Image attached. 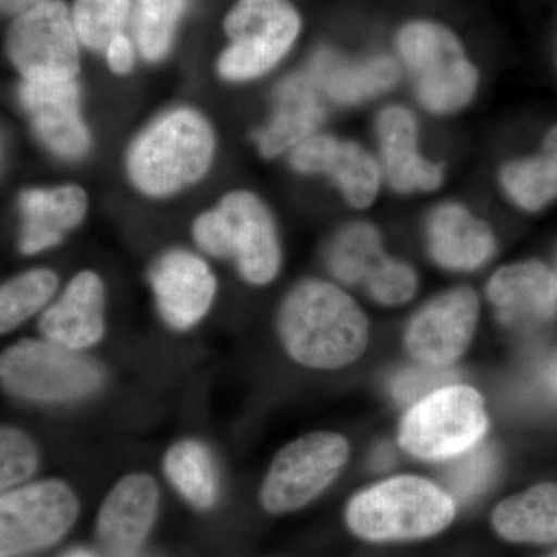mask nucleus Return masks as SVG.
I'll return each instance as SVG.
<instances>
[{
  "label": "nucleus",
  "mask_w": 557,
  "mask_h": 557,
  "mask_svg": "<svg viewBox=\"0 0 557 557\" xmlns=\"http://www.w3.org/2000/svg\"><path fill=\"white\" fill-rule=\"evenodd\" d=\"M157 507L159 487L149 475L121 479L98 516V556L135 557L153 525Z\"/></svg>",
  "instance_id": "obj_15"
},
{
  "label": "nucleus",
  "mask_w": 557,
  "mask_h": 557,
  "mask_svg": "<svg viewBox=\"0 0 557 557\" xmlns=\"http://www.w3.org/2000/svg\"><path fill=\"white\" fill-rule=\"evenodd\" d=\"M498 458L491 445H479L453 458L446 471V490L460 504H469L490 487L496 478Z\"/></svg>",
  "instance_id": "obj_31"
},
{
  "label": "nucleus",
  "mask_w": 557,
  "mask_h": 557,
  "mask_svg": "<svg viewBox=\"0 0 557 557\" xmlns=\"http://www.w3.org/2000/svg\"><path fill=\"white\" fill-rule=\"evenodd\" d=\"M186 0H137L135 35L145 60L157 62L170 53Z\"/></svg>",
  "instance_id": "obj_29"
},
{
  "label": "nucleus",
  "mask_w": 557,
  "mask_h": 557,
  "mask_svg": "<svg viewBox=\"0 0 557 557\" xmlns=\"http://www.w3.org/2000/svg\"><path fill=\"white\" fill-rule=\"evenodd\" d=\"M394 450L388 445H381L375 449L372 456V467L384 471L394 465Z\"/></svg>",
  "instance_id": "obj_37"
},
{
  "label": "nucleus",
  "mask_w": 557,
  "mask_h": 557,
  "mask_svg": "<svg viewBox=\"0 0 557 557\" xmlns=\"http://www.w3.org/2000/svg\"><path fill=\"white\" fill-rule=\"evenodd\" d=\"M491 525L511 544H557V483H539L505 498L494 508Z\"/></svg>",
  "instance_id": "obj_24"
},
{
  "label": "nucleus",
  "mask_w": 557,
  "mask_h": 557,
  "mask_svg": "<svg viewBox=\"0 0 557 557\" xmlns=\"http://www.w3.org/2000/svg\"><path fill=\"white\" fill-rule=\"evenodd\" d=\"M79 504L60 480L7 491L0 498V557L50 547L72 528Z\"/></svg>",
  "instance_id": "obj_10"
},
{
  "label": "nucleus",
  "mask_w": 557,
  "mask_h": 557,
  "mask_svg": "<svg viewBox=\"0 0 557 557\" xmlns=\"http://www.w3.org/2000/svg\"><path fill=\"white\" fill-rule=\"evenodd\" d=\"M310 76L330 100L359 104L394 89L399 81V65L384 54L350 62L332 51H322L311 64Z\"/></svg>",
  "instance_id": "obj_23"
},
{
  "label": "nucleus",
  "mask_w": 557,
  "mask_h": 557,
  "mask_svg": "<svg viewBox=\"0 0 557 557\" xmlns=\"http://www.w3.org/2000/svg\"><path fill=\"white\" fill-rule=\"evenodd\" d=\"M194 239L215 258L233 259L249 284L265 285L281 267L276 225L255 194L236 190L194 223Z\"/></svg>",
  "instance_id": "obj_5"
},
{
  "label": "nucleus",
  "mask_w": 557,
  "mask_h": 557,
  "mask_svg": "<svg viewBox=\"0 0 557 557\" xmlns=\"http://www.w3.org/2000/svg\"><path fill=\"white\" fill-rule=\"evenodd\" d=\"M457 516L445 487L416 475H398L361 491L346 509L348 530L370 544L423 541L443 533Z\"/></svg>",
  "instance_id": "obj_2"
},
{
  "label": "nucleus",
  "mask_w": 557,
  "mask_h": 557,
  "mask_svg": "<svg viewBox=\"0 0 557 557\" xmlns=\"http://www.w3.org/2000/svg\"><path fill=\"white\" fill-rule=\"evenodd\" d=\"M7 51L24 79H75L79 39L65 3L53 0L16 16L7 36Z\"/></svg>",
  "instance_id": "obj_11"
},
{
  "label": "nucleus",
  "mask_w": 557,
  "mask_h": 557,
  "mask_svg": "<svg viewBox=\"0 0 557 557\" xmlns=\"http://www.w3.org/2000/svg\"><path fill=\"white\" fill-rule=\"evenodd\" d=\"M58 288L50 270H32L11 278L0 292V330L9 333L49 302Z\"/></svg>",
  "instance_id": "obj_28"
},
{
  "label": "nucleus",
  "mask_w": 557,
  "mask_h": 557,
  "mask_svg": "<svg viewBox=\"0 0 557 557\" xmlns=\"http://www.w3.org/2000/svg\"><path fill=\"white\" fill-rule=\"evenodd\" d=\"M40 332L50 343L78 351L95 346L104 333V287L91 271L70 282L61 298L42 314Z\"/></svg>",
  "instance_id": "obj_20"
},
{
  "label": "nucleus",
  "mask_w": 557,
  "mask_h": 557,
  "mask_svg": "<svg viewBox=\"0 0 557 557\" xmlns=\"http://www.w3.org/2000/svg\"><path fill=\"white\" fill-rule=\"evenodd\" d=\"M487 431L485 401L475 388L448 384L410 406L398 443L421 460H453L480 445Z\"/></svg>",
  "instance_id": "obj_6"
},
{
  "label": "nucleus",
  "mask_w": 557,
  "mask_h": 557,
  "mask_svg": "<svg viewBox=\"0 0 557 557\" xmlns=\"http://www.w3.org/2000/svg\"><path fill=\"white\" fill-rule=\"evenodd\" d=\"M87 207V194L75 185L22 193L21 251L36 255L60 244L67 231L83 222Z\"/></svg>",
  "instance_id": "obj_22"
},
{
  "label": "nucleus",
  "mask_w": 557,
  "mask_h": 557,
  "mask_svg": "<svg viewBox=\"0 0 557 557\" xmlns=\"http://www.w3.org/2000/svg\"><path fill=\"white\" fill-rule=\"evenodd\" d=\"M500 185L523 211H541L557 199V126L545 135L537 156L502 168Z\"/></svg>",
  "instance_id": "obj_25"
},
{
  "label": "nucleus",
  "mask_w": 557,
  "mask_h": 557,
  "mask_svg": "<svg viewBox=\"0 0 557 557\" xmlns=\"http://www.w3.org/2000/svg\"><path fill=\"white\" fill-rule=\"evenodd\" d=\"M212 127L197 110L163 113L135 138L127 156L132 183L150 197H166L199 182L214 159Z\"/></svg>",
  "instance_id": "obj_3"
},
{
  "label": "nucleus",
  "mask_w": 557,
  "mask_h": 557,
  "mask_svg": "<svg viewBox=\"0 0 557 557\" xmlns=\"http://www.w3.org/2000/svg\"><path fill=\"white\" fill-rule=\"evenodd\" d=\"M429 255L442 269L474 271L496 251V237L485 220L460 203L438 205L426 223Z\"/></svg>",
  "instance_id": "obj_19"
},
{
  "label": "nucleus",
  "mask_w": 557,
  "mask_h": 557,
  "mask_svg": "<svg viewBox=\"0 0 557 557\" xmlns=\"http://www.w3.org/2000/svg\"><path fill=\"white\" fill-rule=\"evenodd\" d=\"M380 164L388 186L399 194L432 193L445 178L443 164L429 161L418 149L416 115L405 106H387L375 124Z\"/></svg>",
  "instance_id": "obj_17"
},
{
  "label": "nucleus",
  "mask_w": 557,
  "mask_h": 557,
  "mask_svg": "<svg viewBox=\"0 0 557 557\" xmlns=\"http://www.w3.org/2000/svg\"><path fill=\"white\" fill-rule=\"evenodd\" d=\"M64 557H100L95 555V553L89 552V549H73V552L67 553Z\"/></svg>",
  "instance_id": "obj_38"
},
{
  "label": "nucleus",
  "mask_w": 557,
  "mask_h": 557,
  "mask_svg": "<svg viewBox=\"0 0 557 557\" xmlns=\"http://www.w3.org/2000/svg\"><path fill=\"white\" fill-rule=\"evenodd\" d=\"M38 467V453L32 440L14 428H2L0 434V486L3 491L25 482Z\"/></svg>",
  "instance_id": "obj_33"
},
{
  "label": "nucleus",
  "mask_w": 557,
  "mask_h": 557,
  "mask_svg": "<svg viewBox=\"0 0 557 557\" xmlns=\"http://www.w3.org/2000/svg\"><path fill=\"white\" fill-rule=\"evenodd\" d=\"M79 86L73 81H22L20 102L40 141L62 159L75 160L90 148L79 112Z\"/></svg>",
  "instance_id": "obj_14"
},
{
  "label": "nucleus",
  "mask_w": 557,
  "mask_h": 557,
  "mask_svg": "<svg viewBox=\"0 0 557 557\" xmlns=\"http://www.w3.org/2000/svg\"><path fill=\"white\" fill-rule=\"evenodd\" d=\"M300 28L289 0H239L225 20L230 46L220 54L219 75L228 81L265 75L295 46Z\"/></svg>",
  "instance_id": "obj_7"
},
{
  "label": "nucleus",
  "mask_w": 557,
  "mask_h": 557,
  "mask_svg": "<svg viewBox=\"0 0 557 557\" xmlns=\"http://www.w3.org/2000/svg\"><path fill=\"white\" fill-rule=\"evenodd\" d=\"M480 302L469 287L450 288L410 319L405 343L418 364L449 368L467 351L478 329Z\"/></svg>",
  "instance_id": "obj_12"
},
{
  "label": "nucleus",
  "mask_w": 557,
  "mask_h": 557,
  "mask_svg": "<svg viewBox=\"0 0 557 557\" xmlns=\"http://www.w3.org/2000/svg\"><path fill=\"white\" fill-rule=\"evenodd\" d=\"M486 295L504 324H542L557 314V273L539 260L511 263L493 274Z\"/></svg>",
  "instance_id": "obj_18"
},
{
  "label": "nucleus",
  "mask_w": 557,
  "mask_h": 557,
  "mask_svg": "<svg viewBox=\"0 0 557 557\" xmlns=\"http://www.w3.org/2000/svg\"><path fill=\"white\" fill-rule=\"evenodd\" d=\"M277 329L289 357L311 369L346 368L369 343V322L361 307L321 278L299 282L288 293Z\"/></svg>",
  "instance_id": "obj_1"
},
{
  "label": "nucleus",
  "mask_w": 557,
  "mask_h": 557,
  "mask_svg": "<svg viewBox=\"0 0 557 557\" xmlns=\"http://www.w3.org/2000/svg\"><path fill=\"white\" fill-rule=\"evenodd\" d=\"M456 379V373L449 368H432V366H416L395 373L391 381L392 397L399 405H416L421 398L428 397L440 387L448 386Z\"/></svg>",
  "instance_id": "obj_34"
},
{
  "label": "nucleus",
  "mask_w": 557,
  "mask_h": 557,
  "mask_svg": "<svg viewBox=\"0 0 557 557\" xmlns=\"http://www.w3.org/2000/svg\"><path fill=\"white\" fill-rule=\"evenodd\" d=\"M150 285L161 317L175 330L196 325L208 313L218 287L207 262L185 249L161 256L150 271Z\"/></svg>",
  "instance_id": "obj_16"
},
{
  "label": "nucleus",
  "mask_w": 557,
  "mask_h": 557,
  "mask_svg": "<svg viewBox=\"0 0 557 557\" xmlns=\"http://www.w3.org/2000/svg\"><path fill=\"white\" fill-rule=\"evenodd\" d=\"M168 479L190 505L211 508L218 500L219 482L211 454L199 442L186 440L172 446L164 458Z\"/></svg>",
  "instance_id": "obj_27"
},
{
  "label": "nucleus",
  "mask_w": 557,
  "mask_h": 557,
  "mask_svg": "<svg viewBox=\"0 0 557 557\" xmlns=\"http://www.w3.org/2000/svg\"><path fill=\"white\" fill-rule=\"evenodd\" d=\"M386 258L380 231L368 222L348 223L330 240L325 251L330 273L348 285H364Z\"/></svg>",
  "instance_id": "obj_26"
},
{
  "label": "nucleus",
  "mask_w": 557,
  "mask_h": 557,
  "mask_svg": "<svg viewBox=\"0 0 557 557\" xmlns=\"http://www.w3.org/2000/svg\"><path fill=\"white\" fill-rule=\"evenodd\" d=\"M0 376L10 394L40 403L76 401L102 384L97 362L50 341L36 339L21 341L5 350Z\"/></svg>",
  "instance_id": "obj_8"
},
{
  "label": "nucleus",
  "mask_w": 557,
  "mask_h": 557,
  "mask_svg": "<svg viewBox=\"0 0 557 557\" xmlns=\"http://www.w3.org/2000/svg\"><path fill=\"white\" fill-rule=\"evenodd\" d=\"M106 57H108V64L112 72H115L116 75H126L135 64L134 44L124 33H121L109 44Z\"/></svg>",
  "instance_id": "obj_35"
},
{
  "label": "nucleus",
  "mask_w": 557,
  "mask_h": 557,
  "mask_svg": "<svg viewBox=\"0 0 557 557\" xmlns=\"http://www.w3.org/2000/svg\"><path fill=\"white\" fill-rule=\"evenodd\" d=\"M545 557H557V549H556V552L549 553V555L545 556Z\"/></svg>",
  "instance_id": "obj_39"
},
{
  "label": "nucleus",
  "mask_w": 557,
  "mask_h": 557,
  "mask_svg": "<svg viewBox=\"0 0 557 557\" xmlns=\"http://www.w3.org/2000/svg\"><path fill=\"white\" fill-rule=\"evenodd\" d=\"M324 116L322 91L310 75H295L282 81L274 94L269 124L255 134L260 153L265 159H274L295 149L314 135Z\"/></svg>",
  "instance_id": "obj_21"
},
{
  "label": "nucleus",
  "mask_w": 557,
  "mask_h": 557,
  "mask_svg": "<svg viewBox=\"0 0 557 557\" xmlns=\"http://www.w3.org/2000/svg\"><path fill=\"white\" fill-rule=\"evenodd\" d=\"M132 0H75L73 25L79 42L95 51L108 50L129 21Z\"/></svg>",
  "instance_id": "obj_30"
},
{
  "label": "nucleus",
  "mask_w": 557,
  "mask_h": 557,
  "mask_svg": "<svg viewBox=\"0 0 557 557\" xmlns=\"http://www.w3.org/2000/svg\"><path fill=\"white\" fill-rule=\"evenodd\" d=\"M49 2H53V0H0L3 13L10 14V16H20L22 13H27V11Z\"/></svg>",
  "instance_id": "obj_36"
},
{
  "label": "nucleus",
  "mask_w": 557,
  "mask_h": 557,
  "mask_svg": "<svg viewBox=\"0 0 557 557\" xmlns=\"http://www.w3.org/2000/svg\"><path fill=\"white\" fill-rule=\"evenodd\" d=\"M347 440L335 432L304 435L278 450L271 465L260 500L273 515L298 511L338 478L347 463Z\"/></svg>",
  "instance_id": "obj_9"
},
{
  "label": "nucleus",
  "mask_w": 557,
  "mask_h": 557,
  "mask_svg": "<svg viewBox=\"0 0 557 557\" xmlns=\"http://www.w3.org/2000/svg\"><path fill=\"white\" fill-rule=\"evenodd\" d=\"M397 50L412 76L417 100L434 115H453L467 108L479 87V70L456 33L435 21L403 25Z\"/></svg>",
  "instance_id": "obj_4"
},
{
  "label": "nucleus",
  "mask_w": 557,
  "mask_h": 557,
  "mask_svg": "<svg viewBox=\"0 0 557 557\" xmlns=\"http://www.w3.org/2000/svg\"><path fill=\"white\" fill-rule=\"evenodd\" d=\"M289 164L300 174L327 175L350 207L369 208L379 196L381 164L369 150L350 139L311 135L292 150Z\"/></svg>",
  "instance_id": "obj_13"
},
{
  "label": "nucleus",
  "mask_w": 557,
  "mask_h": 557,
  "mask_svg": "<svg viewBox=\"0 0 557 557\" xmlns=\"http://www.w3.org/2000/svg\"><path fill=\"white\" fill-rule=\"evenodd\" d=\"M376 302L387 307L403 306L416 295L418 277L408 263L386 258L370 274L364 284Z\"/></svg>",
  "instance_id": "obj_32"
}]
</instances>
